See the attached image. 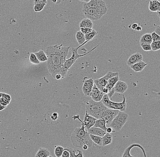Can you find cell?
I'll use <instances>...</instances> for the list:
<instances>
[{"mask_svg":"<svg viewBox=\"0 0 160 157\" xmlns=\"http://www.w3.org/2000/svg\"><path fill=\"white\" fill-rule=\"evenodd\" d=\"M92 28H80V31H81L82 33L84 35L88 34L89 33H91L93 30Z\"/></svg>","mask_w":160,"mask_h":157,"instance_id":"37","label":"cell"},{"mask_svg":"<svg viewBox=\"0 0 160 157\" xmlns=\"http://www.w3.org/2000/svg\"></svg>","mask_w":160,"mask_h":157,"instance_id":"57","label":"cell"},{"mask_svg":"<svg viewBox=\"0 0 160 157\" xmlns=\"http://www.w3.org/2000/svg\"><path fill=\"white\" fill-rule=\"evenodd\" d=\"M106 122L105 121V120L103 118H101V119H97L96 120L95 124L93 126L100 128L101 129L106 131L107 128L106 126Z\"/></svg>","mask_w":160,"mask_h":157,"instance_id":"23","label":"cell"},{"mask_svg":"<svg viewBox=\"0 0 160 157\" xmlns=\"http://www.w3.org/2000/svg\"><path fill=\"white\" fill-rule=\"evenodd\" d=\"M86 4L90 8L101 9H107L106 3L103 0H90L89 2Z\"/></svg>","mask_w":160,"mask_h":157,"instance_id":"13","label":"cell"},{"mask_svg":"<svg viewBox=\"0 0 160 157\" xmlns=\"http://www.w3.org/2000/svg\"><path fill=\"white\" fill-rule=\"evenodd\" d=\"M6 106H3L1 104H0V111L3 110V109H5L6 108Z\"/></svg>","mask_w":160,"mask_h":157,"instance_id":"51","label":"cell"},{"mask_svg":"<svg viewBox=\"0 0 160 157\" xmlns=\"http://www.w3.org/2000/svg\"><path fill=\"white\" fill-rule=\"evenodd\" d=\"M87 131L89 134L98 136L102 137L106 133V131H105V130L101 129L100 128L94 127V126L90 128Z\"/></svg>","mask_w":160,"mask_h":157,"instance_id":"17","label":"cell"},{"mask_svg":"<svg viewBox=\"0 0 160 157\" xmlns=\"http://www.w3.org/2000/svg\"><path fill=\"white\" fill-rule=\"evenodd\" d=\"M94 84V81L93 78H90L84 81L82 86V91L83 94L86 96H87V97L90 96V93L93 90Z\"/></svg>","mask_w":160,"mask_h":157,"instance_id":"10","label":"cell"},{"mask_svg":"<svg viewBox=\"0 0 160 157\" xmlns=\"http://www.w3.org/2000/svg\"></svg>","mask_w":160,"mask_h":157,"instance_id":"58","label":"cell"},{"mask_svg":"<svg viewBox=\"0 0 160 157\" xmlns=\"http://www.w3.org/2000/svg\"><path fill=\"white\" fill-rule=\"evenodd\" d=\"M87 42L86 41L84 43H83L82 45H80L78 47H76V48H73V47L72 48V56H71L70 58L68 59H66L65 62L64 64V65L62 66V67L61 68L59 71V74H60L61 75V79H64L65 78L68 70L72 67L73 64H74V63H75V62H76V60H77L79 58L81 57L82 56H85V55L88 54L89 53H90V52L93 51L94 50H95V49L98 46H99V45H97V46H96V47H94L93 49L90 50L89 51L87 52V53H85V54H84L83 55L78 54V49L80 48V47H81L82 46L85 45Z\"/></svg>","mask_w":160,"mask_h":157,"instance_id":"3","label":"cell"},{"mask_svg":"<svg viewBox=\"0 0 160 157\" xmlns=\"http://www.w3.org/2000/svg\"><path fill=\"white\" fill-rule=\"evenodd\" d=\"M112 131H113V130H112V128H111V127H109V128H107L106 132L107 133H111Z\"/></svg>","mask_w":160,"mask_h":157,"instance_id":"48","label":"cell"},{"mask_svg":"<svg viewBox=\"0 0 160 157\" xmlns=\"http://www.w3.org/2000/svg\"><path fill=\"white\" fill-rule=\"evenodd\" d=\"M105 94L97 88L95 84H94L91 93H90V97L94 101L96 102H99L101 101L103 95Z\"/></svg>","mask_w":160,"mask_h":157,"instance_id":"12","label":"cell"},{"mask_svg":"<svg viewBox=\"0 0 160 157\" xmlns=\"http://www.w3.org/2000/svg\"><path fill=\"white\" fill-rule=\"evenodd\" d=\"M93 24L92 20L86 18L83 19L79 23L80 28H89L93 29Z\"/></svg>","mask_w":160,"mask_h":157,"instance_id":"21","label":"cell"},{"mask_svg":"<svg viewBox=\"0 0 160 157\" xmlns=\"http://www.w3.org/2000/svg\"><path fill=\"white\" fill-rule=\"evenodd\" d=\"M34 54L36 56V58L38 59L40 62H47V57L46 53L44 52L42 50H40L38 52L35 53Z\"/></svg>","mask_w":160,"mask_h":157,"instance_id":"24","label":"cell"},{"mask_svg":"<svg viewBox=\"0 0 160 157\" xmlns=\"http://www.w3.org/2000/svg\"><path fill=\"white\" fill-rule=\"evenodd\" d=\"M102 92L104 94H107L109 92V91L107 90L106 88L105 87L103 89V90H102Z\"/></svg>","mask_w":160,"mask_h":157,"instance_id":"46","label":"cell"},{"mask_svg":"<svg viewBox=\"0 0 160 157\" xmlns=\"http://www.w3.org/2000/svg\"><path fill=\"white\" fill-rule=\"evenodd\" d=\"M65 150H67L70 153V157H75V154H76V150L71 148V147H67V148L64 149Z\"/></svg>","mask_w":160,"mask_h":157,"instance_id":"36","label":"cell"},{"mask_svg":"<svg viewBox=\"0 0 160 157\" xmlns=\"http://www.w3.org/2000/svg\"><path fill=\"white\" fill-rule=\"evenodd\" d=\"M134 147H137V148H140V149L141 150L142 152H143L144 157H147V155H146V153H145V150L143 148V146H141L140 145L138 144H132V145H130L129 146H128V147L124 150L122 157H134L130 154L131 150V149L132 148H134Z\"/></svg>","mask_w":160,"mask_h":157,"instance_id":"15","label":"cell"},{"mask_svg":"<svg viewBox=\"0 0 160 157\" xmlns=\"http://www.w3.org/2000/svg\"><path fill=\"white\" fill-rule=\"evenodd\" d=\"M52 157V156H49V157Z\"/></svg>","mask_w":160,"mask_h":157,"instance_id":"56","label":"cell"},{"mask_svg":"<svg viewBox=\"0 0 160 157\" xmlns=\"http://www.w3.org/2000/svg\"><path fill=\"white\" fill-rule=\"evenodd\" d=\"M97 35V32L94 30H93L91 33H89L88 34L85 35V40L86 41H90L94 40Z\"/></svg>","mask_w":160,"mask_h":157,"instance_id":"28","label":"cell"},{"mask_svg":"<svg viewBox=\"0 0 160 157\" xmlns=\"http://www.w3.org/2000/svg\"><path fill=\"white\" fill-rule=\"evenodd\" d=\"M102 103L110 109H116L120 111H125L127 108V102L125 96L123 95V101L121 103L113 102L110 100L107 94H105L101 100Z\"/></svg>","mask_w":160,"mask_h":157,"instance_id":"6","label":"cell"},{"mask_svg":"<svg viewBox=\"0 0 160 157\" xmlns=\"http://www.w3.org/2000/svg\"><path fill=\"white\" fill-rule=\"evenodd\" d=\"M115 92L120 94H123L127 91L128 88V85L126 83L123 81L119 80L115 84L113 87Z\"/></svg>","mask_w":160,"mask_h":157,"instance_id":"16","label":"cell"},{"mask_svg":"<svg viewBox=\"0 0 160 157\" xmlns=\"http://www.w3.org/2000/svg\"><path fill=\"white\" fill-rule=\"evenodd\" d=\"M152 50L153 51H157L160 50V41L152 42L151 44Z\"/></svg>","mask_w":160,"mask_h":157,"instance_id":"32","label":"cell"},{"mask_svg":"<svg viewBox=\"0 0 160 157\" xmlns=\"http://www.w3.org/2000/svg\"><path fill=\"white\" fill-rule=\"evenodd\" d=\"M140 46L141 47L144 51H149L152 50L151 44L143 43V44H140Z\"/></svg>","mask_w":160,"mask_h":157,"instance_id":"34","label":"cell"},{"mask_svg":"<svg viewBox=\"0 0 160 157\" xmlns=\"http://www.w3.org/2000/svg\"><path fill=\"white\" fill-rule=\"evenodd\" d=\"M157 16L159 17V18H160V12H157Z\"/></svg>","mask_w":160,"mask_h":157,"instance_id":"54","label":"cell"},{"mask_svg":"<svg viewBox=\"0 0 160 157\" xmlns=\"http://www.w3.org/2000/svg\"><path fill=\"white\" fill-rule=\"evenodd\" d=\"M96 120L97 119L96 118H95L92 116H90L86 111L84 118V120L82 121L83 125H84L86 129L88 130L90 128L93 127L95 124Z\"/></svg>","mask_w":160,"mask_h":157,"instance_id":"11","label":"cell"},{"mask_svg":"<svg viewBox=\"0 0 160 157\" xmlns=\"http://www.w3.org/2000/svg\"><path fill=\"white\" fill-rule=\"evenodd\" d=\"M78 151L77 154H75V157H83V154L82 151L81 150H77Z\"/></svg>","mask_w":160,"mask_h":157,"instance_id":"44","label":"cell"},{"mask_svg":"<svg viewBox=\"0 0 160 157\" xmlns=\"http://www.w3.org/2000/svg\"><path fill=\"white\" fill-rule=\"evenodd\" d=\"M62 157H70V153L67 150H64L63 152V154L61 155Z\"/></svg>","mask_w":160,"mask_h":157,"instance_id":"40","label":"cell"},{"mask_svg":"<svg viewBox=\"0 0 160 157\" xmlns=\"http://www.w3.org/2000/svg\"><path fill=\"white\" fill-rule=\"evenodd\" d=\"M119 80V75L111 77L108 80L105 87L109 91L111 90L112 88L114 86L116 83Z\"/></svg>","mask_w":160,"mask_h":157,"instance_id":"20","label":"cell"},{"mask_svg":"<svg viewBox=\"0 0 160 157\" xmlns=\"http://www.w3.org/2000/svg\"><path fill=\"white\" fill-rule=\"evenodd\" d=\"M1 98H4V99H6V100H7L8 101H10V100H11V97H10V95H8V94L4 93H3Z\"/></svg>","mask_w":160,"mask_h":157,"instance_id":"39","label":"cell"},{"mask_svg":"<svg viewBox=\"0 0 160 157\" xmlns=\"http://www.w3.org/2000/svg\"><path fill=\"white\" fill-rule=\"evenodd\" d=\"M47 0H34V4H36L38 3H45L47 4Z\"/></svg>","mask_w":160,"mask_h":157,"instance_id":"43","label":"cell"},{"mask_svg":"<svg viewBox=\"0 0 160 157\" xmlns=\"http://www.w3.org/2000/svg\"><path fill=\"white\" fill-rule=\"evenodd\" d=\"M102 146H105L111 144L112 141V136L110 133H106L102 137Z\"/></svg>","mask_w":160,"mask_h":157,"instance_id":"26","label":"cell"},{"mask_svg":"<svg viewBox=\"0 0 160 157\" xmlns=\"http://www.w3.org/2000/svg\"><path fill=\"white\" fill-rule=\"evenodd\" d=\"M90 136L92 141L95 144L99 146H102V137L90 134Z\"/></svg>","mask_w":160,"mask_h":157,"instance_id":"29","label":"cell"},{"mask_svg":"<svg viewBox=\"0 0 160 157\" xmlns=\"http://www.w3.org/2000/svg\"><path fill=\"white\" fill-rule=\"evenodd\" d=\"M129 118V116L127 113L120 111L118 114L110 124V126L114 129L115 131H120Z\"/></svg>","mask_w":160,"mask_h":157,"instance_id":"7","label":"cell"},{"mask_svg":"<svg viewBox=\"0 0 160 157\" xmlns=\"http://www.w3.org/2000/svg\"><path fill=\"white\" fill-rule=\"evenodd\" d=\"M119 111V110L116 109H107L104 111L102 118H103L105 120L106 124L110 125L111 121L118 114Z\"/></svg>","mask_w":160,"mask_h":157,"instance_id":"9","label":"cell"},{"mask_svg":"<svg viewBox=\"0 0 160 157\" xmlns=\"http://www.w3.org/2000/svg\"><path fill=\"white\" fill-rule=\"evenodd\" d=\"M79 1H81V2H85V3H88L89 2L90 0H78Z\"/></svg>","mask_w":160,"mask_h":157,"instance_id":"52","label":"cell"},{"mask_svg":"<svg viewBox=\"0 0 160 157\" xmlns=\"http://www.w3.org/2000/svg\"><path fill=\"white\" fill-rule=\"evenodd\" d=\"M3 93H0V99L2 97V95H3Z\"/></svg>","mask_w":160,"mask_h":157,"instance_id":"55","label":"cell"},{"mask_svg":"<svg viewBox=\"0 0 160 157\" xmlns=\"http://www.w3.org/2000/svg\"><path fill=\"white\" fill-rule=\"evenodd\" d=\"M119 73L118 72H113L111 71H109L106 75H105L103 77L95 80L94 84L96 85L97 88L102 91L103 89L106 87L107 81L111 77H114L116 75H118Z\"/></svg>","mask_w":160,"mask_h":157,"instance_id":"8","label":"cell"},{"mask_svg":"<svg viewBox=\"0 0 160 157\" xmlns=\"http://www.w3.org/2000/svg\"><path fill=\"white\" fill-rule=\"evenodd\" d=\"M70 46L65 47L63 45L47 46L46 55L47 57V66L52 77L55 79L60 69L64 65L68 54Z\"/></svg>","mask_w":160,"mask_h":157,"instance_id":"1","label":"cell"},{"mask_svg":"<svg viewBox=\"0 0 160 157\" xmlns=\"http://www.w3.org/2000/svg\"><path fill=\"white\" fill-rule=\"evenodd\" d=\"M64 149L62 146H58L55 147L54 150V154L56 157H61L63 154Z\"/></svg>","mask_w":160,"mask_h":157,"instance_id":"30","label":"cell"},{"mask_svg":"<svg viewBox=\"0 0 160 157\" xmlns=\"http://www.w3.org/2000/svg\"><path fill=\"white\" fill-rule=\"evenodd\" d=\"M152 42L158 41H160V37L158 34L156 33L155 31L151 33Z\"/></svg>","mask_w":160,"mask_h":157,"instance_id":"35","label":"cell"},{"mask_svg":"<svg viewBox=\"0 0 160 157\" xmlns=\"http://www.w3.org/2000/svg\"><path fill=\"white\" fill-rule=\"evenodd\" d=\"M113 87L111 89V90H110V91H109L108 94H107V95H108V97H109V99H111V97H112V96H113V95L114 94L115 91L114 90Z\"/></svg>","mask_w":160,"mask_h":157,"instance_id":"41","label":"cell"},{"mask_svg":"<svg viewBox=\"0 0 160 157\" xmlns=\"http://www.w3.org/2000/svg\"><path fill=\"white\" fill-rule=\"evenodd\" d=\"M149 9L152 12H160V2L158 0H152L149 2Z\"/></svg>","mask_w":160,"mask_h":157,"instance_id":"19","label":"cell"},{"mask_svg":"<svg viewBox=\"0 0 160 157\" xmlns=\"http://www.w3.org/2000/svg\"><path fill=\"white\" fill-rule=\"evenodd\" d=\"M76 40L79 45H81L86 42L85 35L81 31H78L76 34Z\"/></svg>","mask_w":160,"mask_h":157,"instance_id":"27","label":"cell"},{"mask_svg":"<svg viewBox=\"0 0 160 157\" xmlns=\"http://www.w3.org/2000/svg\"><path fill=\"white\" fill-rule=\"evenodd\" d=\"M77 119L81 122V128H76L71 135V140L73 145L76 148L82 149L83 145H86L88 148L93 145V141L91 140L90 134L86 130L82 121L80 120L79 116H76Z\"/></svg>","mask_w":160,"mask_h":157,"instance_id":"2","label":"cell"},{"mask_svg":"<svg viewBox=\"0 0 160 157\" xmlns=\"http://www.w3.org/2000/svg\"><path fill=\"white\" fill-rule=\"evenodd\" d=\"M152 42L151 34L146 33L143 35L141 37L140 40V44L145 43V44H151Z\"/></svg>","mask_w":160,"mask_h":157,"instance_id":"22","label":"cell"},{"mask_svg":"<svg viewBox=\"0 0 160 157\" xmlns=\"http://www.w3.org/2000/svg\"><path fill=\"white\" fill-rule=\"evenodd\" d=\"M135 30H137V31H141V30H142V28H141V26H138L136 27Z\"/></svg>","mask_w":160,"mask_h":157,"instance_id":"50","label":"cell"},{"mask_svg":"<svg viewBox=\"0 0 160 157\" xmlns=\"http://www.w3.org/2000/svg\"><path fill=\"white\" fill-rule=\"evenodd\" d=\"M147 65V64L143 61H141L135 64L134 65H131L130 67L134 72H140L142 71Z\"/></svg>","mask_w":160,"mask_h":157,"instance_id":"18","label":"cell"},{"mask_svg":"<svg viewBox=\"0 0 160 157\" xmlns=\"http://www.w3.org/2000/svg\"><path fill=\"white\" fill-rule=\"evenodd\" d=\"M86 107L87 113L97 120L102 118L104 111L108 109L102 101L96 102L92 99L86 102Z\"/></svg>","mask_w":160,"mask_h":157,"instance_id":"4","label":"cell"},{"mask_svg":"<svg viewBox=\"0 0 160 157\" xmlns=\"http://www.w3.org/2000/svg\"><path fill=\"white\" fill-rule=\"evenodd\" d=\"M47 4L45 3H38L34 5V10L36 12H41L43 10L44 8H45Z\"/></svg>","mask_w":160,"mask_h":157,"instance_id":"31","label":"cell"},{"mask_svg":"<svg viewBox=\"0 0 160 157\" xmlns=\"http://www.w3.org/2000/svg\"><path fill=\"white\" fill-rule=\"evenodd\" d=\"M138 26V24H137V23H134V24L131 25V28H132L133 30H136V27Z\"/></svg>","mask_w":160,"mask_h":157,"instance_id":"47","label":"cell"},{"mask_svg":"<svg viewBox=\"0 0 160 157\" xmlns=\"http://www.w3.org/2000/svg\"><path fill=\"white\" fill-rule=\"evenodd\" d=\"M10 101H8L6 99L3 98H1L0 99V104L3 106H6L9 104Z\"/></svg>","mask_w":160,"mask_h":157,"instance_id":"38","label":"cell"},{"mask_svg":"<svg viewBox=\"0 0 160 157\" xmlns=\"http://www.w3.org/2000/svg\"><path fill=\"white\" fill-rule=\"evenodd\" d=\"M88 146L86 145H83V147H82V149L84 150H86L87 149H88Z\"/></svg>","mask_w":160,"mask_h":157,"instance_id":"53","label":"cell"},{"mask_svg":"<svg viewBox=\"0 0 160 157\" xmlns=\"http://www.w3.org/2000/svg\"><path fill=\"white\" fill-rule=\"evenodd\" d=\"M50 155V152L47 149L41 148L36 153L35 157H48Z\"/></svg>","mask_w":160,"mask_h":157,"instance_id":"25","label":"cell"},{"mask_svg":"<svg viewBox=\"0 0 160 157\" xmlns=\"http://www.w3.org/2000/svg\"><path fill=\"white\" fill-rule=\"evenodd\" d=\"M82 12L87 18L92 21H97L107 12V9H101L90 8L84 3L83 5Z\"/></svg>","mask_w":160,"mask_h":157,"instance_id":"5","label":"cell"},{"mask_svg":"<svg viewBox=\"0 0 160 157\" xmlns=\"http://www.w3.org/2000/svg\"><path fill=\"white\" fill-rule=\"evenodd\" d=\"M143 55L140 53L137 52V53H134L129 57L128 60L127 61V65L129 66H130L138 62L143 61Z\"/></svg>","mask_w":160,"mask_h":157,"instance_id":"14","label":"cell"},{"mask_svg":"<svg viewBox=\"0 0 160 157\" xmlns=\"http://www.w3.org/2000/svg\"><path fill=\"white\" fill-rule=\"evenodd\" d=\"M55 79L57 80H59L61 79V76L60 74H57V75H56Z\"/></svg>","mask_w":160,"mask_h":157,"instance_id":"49","label":"cell"},{"mask_svg":"<svg viewBox=\"0 0 160 157\" xmlns=\"http://www.w3.org/2000/svg\"><path fill=\"white\" fill-rule=\"evenodd\" d=\"M51 118L52 120H56L58 118V113H52V116H51Z\"/></svg>","mask_w":160,"mask_h":157,"instance_id":"42","label":"cell"},{"mask_svg":"<svg viewBox=\"0 0 160 157\" xmlns=\"http://www.w3.org/2000/svg\"><path fill=\"white\" fill-rule=\"evenodd\" d=\"M30 62L35 65H38L40 63L38 58H36L34 53H33L31 54L30 56Z\"/></svg>","mask_w":160,"mask_h":157,"instance_id":"33","label":"cell"},{"mask_svg":"<svg viewBox=\"0 0 160 157\" xmlns=\"http://www.w3.org/2000/svg\"><path fill=\"white\" fill-rule=\"evenodd\" d=\"M154 31L160 37V25L157 26L156 27V29H155V30Z\"/></svg>","mask_w":160,"mask_h":157,"instance_id":"45","label":"cell"}]
</instances>
